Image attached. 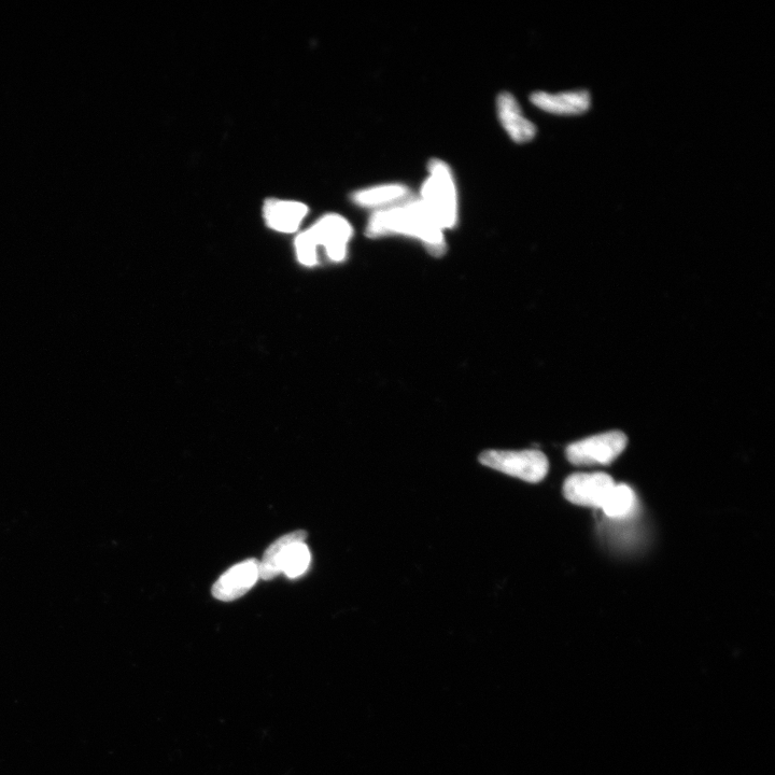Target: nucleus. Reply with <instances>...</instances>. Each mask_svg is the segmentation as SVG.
I'll return each mask as SVG.
<instances>
[{
    "label": "nucleus",
    "mask_w": 775,
    "mask_h": 775,
    "mask_svg": "<svg viewBox=\"0 0 775 775\" xmlns=\"http://www.w3.org/2000/svg\"><path fill=\"white\" fill-rule=\"evenodd\" d=\"M366 235L370 238L405 236L418 239L430 255L441 257L446 251L445 231L420 199H407L372 214Z\"/></svg>",
    "instance_id": "obj_1"
},
{
    "label": "nucleus",
    "mask_w": 775,
    "mask_h": 775,
    "mask_svg": "<svg viewBox=\"0 0 775 775\" xmlns=\"http://www.w3.org/2000/svg\"><path fill=\"white\" fill-rule=\"evenodd\" d=\"M428 171L419 199L444 231L452 230L459 217L458 191L452 168L442 160L433 159Z\"/></svg>",
    "instance_id": "obj_2"
},
{
    "label": "nucleus",
    "mask_w": 775,
    "mask_h": 775,
    "mask_svg": "<svg viewBox=\"0 0 775 775\" xmlns=\"http://www.w3.org/2000/svg\"><path fill=\"white\" fill-rule=\"evenodd\" d=\"M479 462L487 468L528 483L543 481L549 469L546 456L540 450L535 449L523 450V452L487 450L479 456Z\"/></svg>",
    "instance_id": "obj_3"
},
{
    "label": "nucleus",
    "mask_w": 775,
    "mask_h": 775,
    "mask_svg": "<svg viewBox=\"0 0 775 775\" xmlns=\"http://www.w3.org/2000/svg\"><path fill=\"white\" fill-rule=\"evenodd\" d=\"M312 562L309 547L299 534L289 533L274 542L263 556L267 570L274 574L284 573L289 579L304 575Z\"/></svg>",
    "instance_id": "obj_4"
},
{
    "label": "nucleus",
    "mask_w": 775,
    "mask_h": 775,
    "mask_svg": "<svg viewBox=\"0 0 775 775\" xmlns=\"http://www.w3.org/2000/svg\"><path fill=\"white\" fill-rule=\"evenodd\" d=\"M627 436L620 431H610L575 442L568 446L566 455L575 465H608L614 462L626 449Z\"/></svg>",
    "instance_id": "obj_5"
},
{
    "label": "nucleus",
    "mask_w": 775,
    "mask_h": 775,
    "mask_svg": "<svg viewBox=\"0 0 775 775\" xmlns=\"http://www.w3.org/2000/svg\"><path fill=\"white\" fill-rule=\"evenodd\" d=\"M616 484L613 478L605 473H575L563 484V496L580 506H601Z\"/></svg>",
    "instance_id": "obj_6"
},
{
    "label": "nucleus",
    "mask_w": 775,
    "mask_h": 775,
    "mask_svg": "<svg viewBox=\"0 0 775 775\" xmlns=\"http://www.w3.org/2000/svg\"><path fill=\"white\" fill-rule=\"evenodd\" d=\"M308 230L317 247L324 248L331 261L337 263L346 259L348 245L354 235V229L347 219L336 214L326 215Z\"/></svg>",
    "instance_id": "obj_7"
},
{
    "label": "nucleus",
    "mask_w": 775,
    "mask_h": 775,
    "mask_svg": "<svg viewBox=\"0 0 775 775\" xmlns=\"http://www.w3.org/2000/svg\"><path fill=\"white\" fill-rule=\"evenodd\" d=\"M260 561L248 559L221 575L213 587V596L223 602L245 596L260 579Z\"/></svg>",
    "instance_id": "obj_8"
},
{
    "label": "nucleus",
    "mask_w": 775,
    "mask_h": 775,
    "mask_svg": "<svg viewBox=\"0 0 775 775\" xmlns=\"http://www.w3.org/2000/svg\"><path fill=\"white\" fill-rule=\"evenodd\" d=\"M530 101L547 114L557 116H580L591 106V96L586 90L560 93L534 92L530 96Z\"/></svg>",
    "instance_id": "obj_9"
},
{
    "label": "nucleus",
    "mask_w": 775,
    "mask_h": 775,
    "mask_svg": "<svg viewBox=\"0 0 775 775\" xmlns=\"http://www.w3.org/2000/svg\"><path fill=\"white\" fill-rule=\"evenodd\" d=\"M497 112L502 128L516 144L530 143L537 135V126L526 118L523 109L511 93L499 94Z\"/></svg>",
    "instance_id": "obj_10"
},
{
    "label": "nucleus",
    "mask_w": 775,
    "mask_h": 775,
    "mask_svg": "<svg viewBox=\"0 0 775 775\" xmlns=\"http://www.w3.org/2000/svg\"><path fill=\"white\" fill-rule=\"evenodd\" d=\"M307 214L308 207L301 202L272 199L263 206L267 227L279 233L297 232Z\"/></svg>",
    "instance_id": "obj_11"
},
{
    "label": "nucleus",
    "mask_w": 775,
    "mask_h": 775,
    "mask_svg": "<svg viewBox=\"0 0 775 775\" xmlns=\"http://www.w3.org/2000/svg\"><path fill=\"white\" fill-rule=\"evenodd\" d=\"M410 190L402 183H384L352 194L351 200L359 207L382 210L410 199Z\"/></svg>",
    "instance_id": "obj_12"
},
{
    "label": "nucleus",
    "mask_w": 775,
    "mask_h": 775,
    "mask_svg": "<svg viewBox=\"0 0 775 775\" xmlns=\"http://www.w3.org/2000/svg\"><path fill=\"white\" fill-rule=\"evenodd\" d=\"M636 503V495L629 486L615 485L605 498L601 510L610 518L622 519L631 514Z\"/></svg>",
    "instance_id": "obj_13"
},
{
    "label": "nucleus",
    "mask_w": 775,
    "mask_h": 775,
    "mask_svg": "<svg viewBox=\"0 0 775 775\" xmlns=\"http://www.w3.org/2000/svg\"><path fill=\"white\" fill-rule=\"evenodd\" d=\"M295 250L299 261L305 266H314L318 263V247L309 230L302 232L295 239Z\"/></svg>",
    "instance_id": "obj_14"
}]
</instances>
